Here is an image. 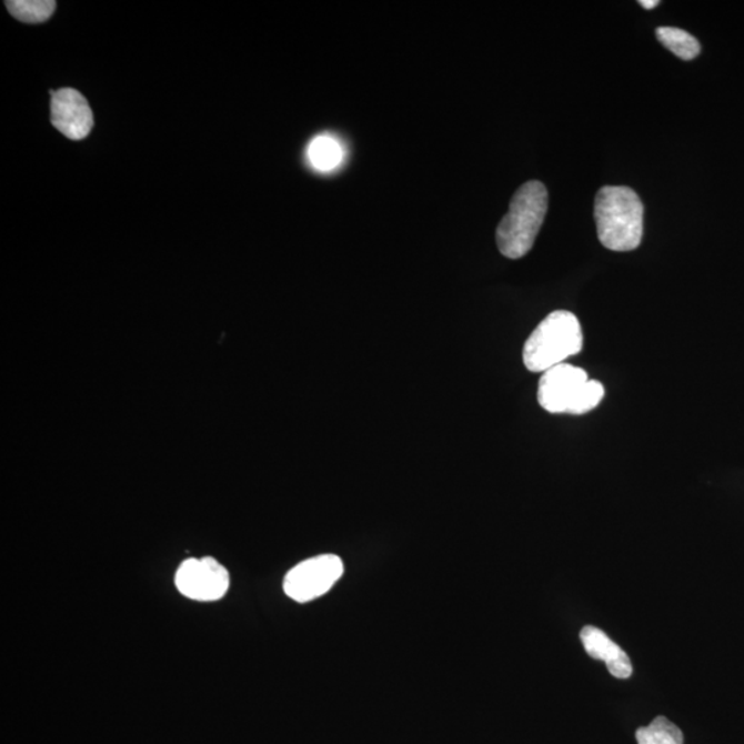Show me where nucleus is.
I'll return each mask as SVG.
<instances>
[{"mask_svg": "<svg viewBox=\"0 0 744 744\" xmlns=\"http://www.w3.org/2000/svg\"><path fill=\"white\" fill-rule=\"evenodd\" d=\"M51 122L68 139L79 141L90 134L94 119L83 94L73 89H61L51 97Z\"/></svg>", "mask_w": 744, "mask_h": 744, "instance_id": "0eeeda50", "label": "nucleus"}, {"mask_svg": "<svg viewBox=\"0 0 744 744\" xmlns=\"http://www.w3.org/2000/svg\"><path fill=\"white\" fill-rule=\"evenodd\" d=\"M11 14L22 22H43L50 19L56 9V2L50 0H14L6 2Z\"/></svg>", "mask_w": 744, "mask_h": 744, "instance_id": "f8f14e48", "label": "nucleus"}, {"mask_svg": "<svg viewBox=\"0 0 744 744\" xmlns=\"http://www.w3.org/2000/svg\"><path fill=\"white\" fill-rule=\"evenodd\" d=\"M547 189L540 181L525 182L511 202L496 229V243L506 259L519 260L530 253L547 213Z\"/></svg>", "mask_w": 744, "mask_h": 744, "instance_id": "f03ea898", "label": "nucleus"}, {"mask_svg": "<svg viewBox=\"0 0 744 744\" xmlns=\"http://www.w3.org/2000/svg\"><path fill=\"white\" fill-rule=\"evenodd\" d=\"M342 148L334 137L320 135L308 148L309 162L319 171H331L342 162Z\"/></svg>", "mask_w": 744, "mask_h": 744, "instance_id": "9d476101", "label": "nucleus"}, {"mask_svg": "<svg viewBox=\"0 0 744 744\" xmlns=\"http://www.w3.org/2000/svg\"><path fill=\"white\" fill-rule=\"evenodd\" d=\"M594 219L601 244L612 251H633L644 232V205L627 187L600 189L594 203Z\"/></svg>", "mask_w": 744, "mask_h": 744, "instance_id": "f257e3e1", "label": "nucleus"}, {"mask_svg": "<svg viewBox=\"0 0 744 744\" xmlns=\"http://www.w3.org/2000/svg\"><path fill=\"white\" fill-rule=\"evenodd\" d=\"M581 641L589 655L593 660L606 663L610 673L616 678H629L633 673L631 660L620 645L615 644L609 635L597 627L586 626L582 629Z\"/></svg>", "mask_w": 744, "mask_h": 744, "instance_id": "6e6552de", "label": "nucleus"}, {"mask_svg": "<svg viewBox=\"0 0 744 744\" xmlns=\"http://www.w3.org/2000/svg\"><path fill=\"white\" fill-rule=\"evenodd\" d=\"M656 37L666 49L685 61L694 60L701 53V43L697 39L680 28H657Z\"/></svg>", "mask_w": 744, "mask_h": 744, "instance_id": "1a4fd4ad", "label": "nucleus"}, {"mask_svg": "<svg viewBox=\"0 0 744 744\" xmlns=\"http://www.w3.org/2000/svg\"><path fill=\"white\" fill-rule=\"evenodd\" d=\"M231 585L229 572L213 557L182 561L175 574V586L185 597L194 601L221 600Z\"/></svg>", "mask_w": 744, "mask_h": 744, "instance_id": "39448f33", "label": "nucleus"}, {"mask_svg": "<svg viewBox=\"0 0 744 744\" xmlns=\"http://www.w3.org/2000/svg\"><path fill=\"white\" fill-rule=\"evenodd\" d=\"M635 737L639 744H684L683 732L665 717H657L651 725L640 728Z\"/></svg>", "mask_w": 744, "mask_h": 744, "instance_id": "9b49d317", "label": "nucleus"}, {"mask_svg": "<svg viewBox=\"0 0 744 744\" xmlns=\"http://www.w3.org/2000/svg\"><path fill=\"white\" fill-rule=\"evenodd\" d=\"M589 382L585 370L560 364L543 372L537 386V402L552 414H575L583 389Z\"/></svg>", "mask_w": 744, "mask_h": 744, "instance_id": "423d86ee", "label": "nucleus"}, {"mask_svg": "<svg viewBox=\"0 0 744 744\" xmlns=\"http://www.w3.org/2000/svg\"><path fill=\"white\" fill-rule=\"evenodd\" d=\"M583 348L580 320L574 313L556 311L542 320L526 340L524 365L531 372H545L575 356Z\"/></svg>", "mask_w": 744, "mask_h": 744, "instance_id": "7ed1b4c3", "label": "nucleus"}, {"mask_svg": "<svg viewBox=\"0 0 744 744\" xmlns=\"http://www.w3.org/2000/svg\"><path fill=\"white\" fill-rule=\"evenodd\" d=\"M640 6H643L644 9H655L660 4V0H640Z\"/></svg>", "mask_w": 744, "mask_h": 744, "instance_id": "ddd939ff", "label": "nucleus"}, {"mask_svg": "<svg viewBox=\"0 0 744 744\" xmlns=\"http://www.w3.org/2000/svg\"><path fill=\"white\" fill-rule=\"evenodd\" d=\"M342 574L343 563L335 554L308 559L285 575L284 593L296 603L305 604L329 593Z\"/></svg>", "mask_w": 744, "mask_h": 744, "instance_id": "20e7f679", "label": "nucleus"}]
</instances>
